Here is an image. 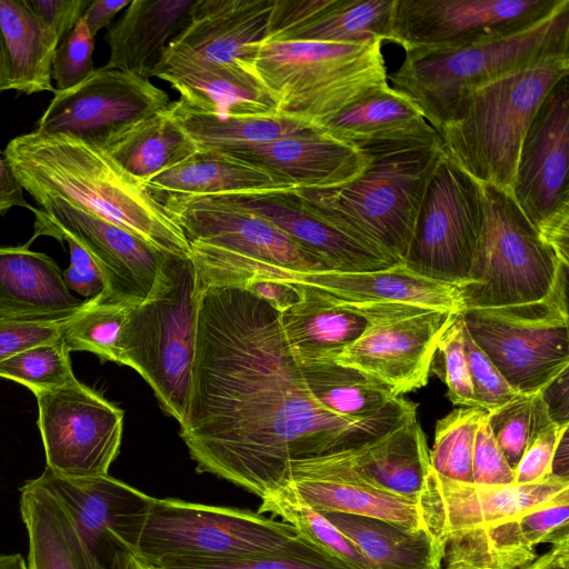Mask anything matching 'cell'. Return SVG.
I'll use <instances>...</instances> for the list:
<instances>
[{"label":"cell","mask_w":569,"mask_h":569,"mask_svg":"<svg viewBox=\"0 0 569 569\" xmlns=\"http://www.w3.org/2000/svg\"><path fill=\"white\" fill-rule=\"evenodd\" d=\"M200 288L180 423L198 472L263 499L282 486L291 461L360 447L417 413L402 397L363 419L325 409L305 385L277 310L240 287Z\"/></svg>","instance_id":"1"},{"label":"cell","mask_w":569,"mask_h":569,"mask_svg":"<svg viewBox=\"0 0 569 569\" xmlns=\"http://www.w3.org/2000/svg\"><path fill=\"white\" fill-rule=\"evenodd\" d=\"M4 151L37 202L62 200L166 252L190 256V242L166 207L104 149L33 130L10 140Z\"/></svg>","instance_id":"2"},{"label":"cell","mask_w":569,"mask_h":569,"mask_svg":"<svg viewBox=\"0 0 569 569\" xmlns=\"http://www.w3.org/2000/svg\"><path fill=\"white\" fill-rule=\"evenodd\" d=\"M360 150L368 163L349 181L295 192L306 210L399 263L442 142H388Z\"/></svg>","instance_id":"3"},{"label":"cell","mask_w":569,"mask_h":569,"mask_svg":"<svg viewBox=\"0 0 569 569\" xmlns=\"http://www.w3.org/2000/svg\"><path fill=\"white\" fill-rule=\"evenodd\" d=\"M563 54H569V0L505 38L450 50L408 51L390 79L439 132L477 88Z\"/></svg>","instance_id":"4"},{"label":"cell","mask_w":569,"mask_h":569,"mask_svg":"<svg viewBox=\"0 0 569 569\" xmlns=\"http://www.w3.org/2000/svg\"><path fill=\"white\" fill-rule=\"evenodd\" d=\"M568 73L563 54L477 88L438 132L445 153L479 183L510 190L530 122Z\"/></svg>","instance_id":"5"},{"label":"cell","mask_w":569,"mask_h":569,"mask_svg":"<svg viewBox=\"0 0 569 569\" xmlns=\"http://www.w3.org/2000/svg\"><path fill=\"white\" fill-rule=\"evenodd\" d=\"M200 292L191 257L170 254L150 295L130 306L120 342V365L147 381L179 425L190 390Z\"/></svg>","instance_id":"6"},{"label":"cell","mask_w":569,"mask_h":569,"mask_svg":"<svg viewBox=\"0 0 569 569\" xmlns=\"http://www.w3.org/2000/svg\"><path fill=\"white\" fill-rule=\"evenodd\" d=\"M381 42L267 40L253 70L277 99L279 113L317 126L388 86Z\"/></svg>","instance_id":"7"},{"label":"cell","mask_w":569,"mask_h":569,"mask_svg":"<svg viewBox=\"0 0 569 569\" xmlns=\"http://www.w3.org/2000/svg\"><path fill=\"white\" fill-rule=\"evenodd\" d=\"M480 184L485 218L469 274L458 287L463 308H500L545 300L561 262L510 190Z\"/></svg>","instance_id":"8"},{"label":"cell","mask_w":569,"mask_h":569,"mask_svg":"<svg viewBox=\"0 0 569 569\" xmlns=\"http://www.w3.org/2000/svg\"><path fill=\"white\" fill-rule=\"evenodd\" d=\"M321 551L297 530L257 511L154 498L138 552L149 561L168 556L238 558Z\"/></svg>","instance_id":"9"},{"label":"cell","mask_w":569,"mask_h":569,"mask_svg":"<svg viewBox=\"0 0 569 569\" xmlns=\"http://www.w3.org/2000/svg\"><path fill=\"white\" fill-rule=\"evenodd\" d=\"M483 218L481 184L443 151L429 177L401 263L459 287L469 274Z\"/></svg>","instance_id":"10"},{"label":"cell","mask_w":569,"mask_h":569,"mask_svg":"<svg viewBox=\"0 0 569 569\" xmlns=\"http://www.w3.org/2000/svg\"><path fill=\"white\" fill-rule=\"evenodd\" d=\"M473 341L520 395L540 392L569 368V321L548 299L461 311Z\"/></svg>","instance_id":"11"},{"label":"cell","mask_w":569,"mask_h":569,"mask_svg":"<svg viewBox=\"0 0 569 569\" xmlns=\"http://www.w3.org/2000/svg\"><path fill=\"white\" fill-rule=\"evenodd\" d=\"M356 306L368 327L333 360L383 381L396 396L426 386L438 341L457 312L396 302Z\"/></svg>","instance_id":"12"},{"label":"cell","mask_w":569,"mask_h":569,"mask_svg":"<svg viewBox=\"0 0 569 569\" xmlns=\"http://www.w3.org/2000/svg\"><path fill=\"white\" fill-rule=\"evenodd\" d=\"M170 102L169 94L149 78L101 67L81 83L57 90L34 131L106 149Z\"/></svg>","instance_id":"13"},{"label":"cell","mask_w":569,"mask_h":569,"mask_svg":"<svg viewBox=\"0 0 569 569\" xmlns=\"http://www.w3.org/2000/svg\"><path fill=\"white\" fill-rule=\"evenodd\" d=\"M33 395L46 468L66 477L109 473L120 451L123 411L79 380Z\"/></svg>","instance_id":"14"},{"label":"cell","mask_w":569,"mask_h":569,"mask_svg":"<svg viewBox=\"0 0 569 569\" xmlns=\"http://www.w3.org/2000/svg\"><path fill=\"white\" fill-rule=\"evenodd\" d=\"M563 0H396L389 41L408 51L450 50L515 34Z\"/></svg>","instance_id":"15"},{"label":"cell","mask_w":569,"mask_h":569,"mask_svg":"<svg viewBox=\"0 0 569 569\" xmlns=\"http://www.w3.org/2000/svg\"><path fill=\"white\" fill-rule=\"evenodd\" d=\"M569 87L547 94L522 140L510 192L543 240L569 230Z\"/></svg>","instance_id":"16"},{"label":"cell","mask_w":569,"mask_h":569,"mask_svg":"<svg viewBox=\"0 0 569 569\" xmlns=\"http://www.w3.org/2000/svg\"><path fill=\"white\" fill-rule=\"evenodd\" d=\"M273 6L274 0H194L149 77L199 68L253 70L258 48L269 38Z\"/></svg>","instance_id":"17"},{"label":"cell","mask_w":569,"mask_h":569,"mask_svg":"<svg viewBox=\"0 0 569 569\" xmlns=\"http://www.w3.org/2000/svg\"><path fill=\"white\" fill-rule=\"evenodd\" d=\"M567 493L569 479L556 475L535 483L486 486L446 479L430 467L416 498L419 527L441 552L451 535L518 518Z\"/></svg>","instance_id":"18"},{"label":"cell","mask_w":569,"mask_h":569,"mask_svg":"<svg viewBox=\"0 0 569 569\" xmlns=\"http://www.w3.org/2000/svg\"><path fill=\"white\" fill-rule=\"evenodd\" d=\"M159 201L189 242H202L297 272L333 271L274 224L218 197H169Z\"/></svg>","instance_id":"19"},{"label":"cell","mask_w":569,"mask_h":569,"mask_svg":"<svg viewBox=\"0 0 569 569\" xmlns=\"http://www.w3.org/2000/svg\"><path fill=\"white\" fill-rule=\"evenodd\" d=\"M38 204L41 209H34V216L77 239L94 258L106 279L100 298L138 303L150 295L172 253L62 200Z\"/></svg>","instance_id":"20"},{"label":"cell","mask_w":569,"mask_h":569,"mask_svg":"<svg viewBox=\"0 0 569 569\" xmlns=\"http://www.w3.org/2000/svg\"><path fill=\"white\" fill-rule=\"evenodd\" d=\"M64 503L86 543L109 569L118 551H138L154 497L110 476L40 475Z\"/></svg>","instance_id":"21"},{"label":"cell","mask_w":569,"mask_h":569,"mask_svg":"<svg viewBox=\"0 0 569 569\" xmlns=\"http://www.w3.org/2000/svg\"><path fill=\"white\" fill-rule=\"evenodd\" d=\"M320 512H340L420 528L416 500L361 481L338 452L293 460L282 486Z\"/></svg>","instance_id":"22"},{"label":"cell","mask_w":569,"mask_h":569,"mask_svg":"<svg viewBox=\"0 0 569 569\" xmlns=\"http://www.w3.org/2000/svg\"><path fill=\"white\" fill-rule=\"evenodd\" d=\"M214 197L274 224L333 271H373L397 264L306 210L295 190Z\"/></svg>","instance_id":"23"},{"label":"cell","mask_w":569,"mask_h":569,"mask_svg":"<svg viewBox=\"0 0 569 569\" xmlns=\"http://www.w3.org/2000/svg\"><path fill=\"white\" fill-rule=\"evenodd\" d=\"M259 166L297 189H319L349 181L368 163V156L320 128L263 144L222 151Z\"/></svg>","instance_id":"24"},{"label":"cell","mask_w":569,"mask_h":569,"mask_svg":"<svg viewBox=\"0 0 569 569\" xmlns=\"http://www.w3.org/2000/svg\"><path fill=\"white\" fill-rule=\"evenodd\" d=\"M46 253L27 244L0 247V320L61 323L82 306Z\"/></svg>","instance_id":"25"},{"label":"cell","mask_w":569,"mask_h":569,"mask_svg":"<svg viewBox=\"0 0 569 569\" xmlns=\"http://www.w3.org/2000/svg\"><path fill=\"white\" fill-rule=\"evenodd\" d=\"M298 283L351 305L396 302L457 313L465 309L457 286L423 277L401 262L373 271L301 272Z\"/></svg>","instance_id":"26"},{"label":"cell","mask_w":569,"mask_h":569,"mask_svg":"<svg viewBox=\"0 0 569 569\" xmlns=\"http://www.w3.org/2000/svg\"><path fill=\"white\" fill-rule=\"evenodd\" d=\"M19 509L28 536V569H108L40 476L20 488Z\"/></svg>","instance_id":"27"},{"label":"cell","mask_w":569,"mask_h":569,"mask_svg":"<svg viewBox=\"0 0 569 569\" xmlns=\"http://www.w3.org/2000/svg\"><path fill=\"white\" fill-rule=\"evenodd\" d=\"M146 184L158 200L297 189L259 166L227 152L202 149L149 179Z\"/></svg>","instance_id":"28"},{"label":"cell","mask_w":569,"mask_h":569,"mask_svg":"<svg viewBox=\"0 0 569 569\" xmlns=\"http://www.w3.org/2000/svg\"><path fill=\"white\" fill-rule=\"evenodd\" d=\"M317 127L358 149L388 142L441 141L417 106L389 84L320 121Z\"/></svg>","instance_id":"29"},{"label":"cell","mask_w":569,"mask_h":569,"mask_svg":"<svg viewBox=\"0 0 569 569\" xmlns=\"http://www.w3.org/2000/svg\"><path fill=\"white\" fill-rule=\"evenodd\" d=\"M338 453L361 481L413 500L430 469L429 448L417 413L380 438Z\"/></svg>","instance_id":"30"},{"label":"cell","mask_w":569,"mask_h":569,"mask_svg":"<svg viewBox=\"0 0 569 569\" xmlns=\"http://www.w3.org/2000/svg\"><path fill=\"white\" fill-rule=\"evenodd\" d=\"M301 287L302 300L279 313L287 342L298 361L335 359L363 333L368 318L356 305Z\"/></svg>","instance_id":"31"},{"label":"cell","mask_w":569,"mask_h":569,"mask_svg":"<svg viewBox=\"0 0 569 569\" xmlns=\"http://www.w3.org/2000/svg\"><path fill=\"white\" fill-rule=\"evenodd\" d=\"M194 0H133L107 28L108 69L149 78L160 54L184 23Z\"/></svg>","instance_id":"32"},{"label":"cell","mask_w":569,"mask_h":569,"mask_svg":"<svg viewBox=\"0 0 569 569\" xmlns=\"http://www.w3.org/2000/svg\"><path fill=\"white\" fill-rule=\"evenodd\" d=\"M189 109L218 118L279 113V104L254 70L243 67L199 68L161 78Z\"/></svg>","instance_id":"33"},{"label":"cell","mask_w":569,"mask_h":569,"mask_svg":"<svg viewBox=\"0 0 569 569\" xmlns=\"http://www.w3.org/2000/svg\"><path fill=\"white\" fill-rule=\"evenodd\" d=\"M395 4L396 0H303L295 22L269 40L389 41Z\"/></svg>","instance_id":"34"},{"label":"cell","mask_w":569,"mask_h":569,"mask_svg":"<svg viewBox=\"0 0 569 569\" xmlns=\"http://www.w3.org/2000/svg\"><path fill=\"white\" fill-rule=\"evenodd\" d=\"M0 46L9 90L24 94L57 91L51 66L58 42L24 0H0Z\"/></svg>","instance_id":"35"},{"label":"cell","mask_w":569,"mask_h":569,"mask_svg":"<svg viewBox=\"0 0 569 569\" xmlns=\"http://www.w3.org/2000/svg\"><path fill=\"white\" fill-rule=\"evenodd\" d=\"M361 551L371 569H442V556L422 528L377 518L322 512Z\"/></svg>","instance_id":"36"},{"label":"cell","mask_w":569,"mask_h":569,"mask_svg":"<svg viewBox=\"0 0 569 569\" xmlns=\"http://www.w3.org/2000/svg\"><path fill=\"white\" fill-rule=\"evenodd\" d=\"M299 366L313 400L342 417H372L400 397L383 381L333 359L299 361Z\"/></svg>","instance_id":"37"},{"label":"cell","mask_w":569,"mask_h":569,"mask_svg":"<svg viewBox=\"0 0 569 569\" xmlns=\"http://www.w3.org/2000/svg\"><path fill=\"white\" fill-rule=\"evenodd\" d=\"M169 111L199 150L229 151L268 143L318 128L305 120L281 113L218 118L189 109L178 100L170 102Z\"/></svg>","instance_id":"38"},{"label":"cell","mask_w":569,"mask_h":569,"mask_svg":"<svg viewBox=\"0 0 569 569\" xmlns=\"http://www.w3.org/2000/svg\"><path fill=\"white\" fill-rule=\"evenodd\" d=\"M127 172L147 182L199 150L168 109L141 121L104 149Z\"/></svg>","instance_id":"39"},{"label":"cell","mask_w":569,"mask_h":569,"mask_svg":"<svg viewBox=\"0 0 569 569\" xmlns=\"http://www.w3.org/2000/svg\"><path fill=\"white\" fill-rule=\"evenodd\" d=\"M133 303L86 299L79 310L61 322V340L71 351H87L101 361L120 365V342L130 306Z\"/></svg>","instance_id":"40"},{"label":"cell","mask_w":569,"mask_h":569,"mask_svg":"<svg viewBox=\"0 0 569 569\" xmlns=\"http://www.w3.org/2000/svg\"><path fill=\"white\" fill-rule=\"evenodd\" d=\"M257 512L280 517L300 536L349 569H371L358 547L322 512L286 490H277L261 499Z\"/></svg>","instance_id":"41"},{"label":"cell","mask_w":569,"mask_h":569,"mask_svg":"<svg viewBox=\"0 0 569 569\" xmlns=\"http://www.w3.org/2000/svg\"><path fill=\"white\" fill-rule=\"evenodd\" d=\"M483 413L478 407H461L437 421L429 450L430 467L437 475L453 481L473 482V442Z\"/></svg>","instance_id":"42"},{"label":"cell","mask_w":569,"mask_h":569,"mask_svg":"<svg viewBox=\"0 0 569 569\" xmlns=\"http://www.w3.org/2000/svg\"><path fill=\"white\" fill-rule=\"evenodd\" d=\"M70 351L61 339L27 348L0 362V377L19 382L32 392L77 381Z\"/></svg>","instance_id":"43"},{"label":"cell","mask_w":569,"mask_h":569,"mask_svg":"<svg viewBox=\"0 0 569 569\" xmlns=\"http://www.w3.org/2000/svg\"><path fill=\"white\" fill-rule=\"evenodd\" d=\"M150 562L157 569H349L323 551L238 558L168 556Z\"/></svg>","instance_id":"44"},{"label":"cell","mask_w":569,"mask_h":569,"mask_svg":"<svg viewBox=\"0 0 569 569\" xmlns=\"http://www.w3.org/2000/svg\"><path fill=\"white\" fill-rule=\"evenodd\" d=\"M549 417L540 392L532 396L531 428L528 446L515 469V483L539 482L552 475V459L563 429Z\"/></svg>","instance_id":"45"},{"label":"cell","mask_w":569,"mask_h":569,"mask_svg":"<svg viewBox=\"0 0 569 569\" xmlns=\"http://www.w3.org/2000/svg\"><path fill=\"white\" fill-rule=\"evenodd\" d=\"M462 327L460 312L438 341L436 353L440 355L442 362L439 376L447 386V398L453 405L478 407L469 375Z\"/></svg>","instance_id":"46"},{"label":"cell","mask_w":569,"mask_h":569,"mask_svg":"<svg viewBox=\"0 0 569 569\" xmlns=\"http://www.w3.org/2000/svg\"><path fill=\"white\" fill-rule=\"evenodd\" d=\"M93 49L94 37L81 18L54 50L51 79L56 90L70 89L93 73Z\"/></svg>","instance_id":"47"},{"label":"cell","mask_w":569,"mask_h":569,"mask_svg":"<svg viewBox=\"0 0 569 569\" xmlns=\"http://www.w3.org/2000/svg\"><path fill=\"white\" fill-rule=\"evenodd\" d=\"M532 396L519 395L488 412V423L507 462L518 466L528 446L531 428Z\"/></svg>","instance_id":"48"},{"label":"cell","mask_w":569,"mask_h":569,"mask_svg":"<svg viewBox=\"0 0 569 569\" xmlns=\"http://www.w3.org/2000/svg\"><path fill=\"white\" fill-rule=\"evenodd\" d=\"M39 234L54 237L68 244L70 263L62 271V279L71 292L90 299L106 291V279L99 264L77 239L36 216V236Z\"/></svg>","instance_id":"49"},{"label":"cell","mask_w":569,"mask_h":569,"mask_svg":"<svg viewBox=\"0 0 569 569\" xmlns=\"http://www.w3.org/2000/svg\"><path fill=\"white\" fill-rule=\"evenodd\" d=\"M463 322V321H462ZM469 375L478 407L491 412L515 399L518 393L505 380L489 357L462 327Z\"/></svg>","instance_id":"50"},{"label":"cell","mask_w":569,"mask_h":569,"mask_svg":"<svg viewBox=\"0 0 569 569\" xmlns=\"http://www.w3.org/2000/svg\"><path fill=\"white\" fill-rule=\"evenodd\" d=\"M518 521L523 539L535 549L541 543L568 540L569 493L522 513Z\"/></svg>","instance_id":"51"},{"label":"cell","mask_w":569,"mask_h":569,"mask_svg":"<svg viewBox=\"0 0 569 569\" xmlns=\"http://www.w3.org/2000/svg\"><path fill=\"white\" fill-rule=\"evenodd\" d=\"M472 483L502 486L515 483V471L507 462L488 423V412L482 415L476 431L472 450Z\"/></svg>","instance_id":"52"},{"label":"cell","mask_w":569,"mask_h":569,"mask_svg":"<svg viewBox=\"0 0 569 569\" xmlns=\"http://www.w3.org/2000/svg\"><path fill=\"white\" fill-rule=\"evenodd\" d=\"M91 0H24L58 44L82 18Z\"/></svg>","instance_id":"53"},{"label":"cell","mask_w":569,"mask_h":569,"mask_svg":"<svg viewBox=\"0 0 569 569\" xmlns=\"http://www.w3.org/2000/svg\"><path fill=\"white\" fill-rule=\"evenodd\" d=\"M61 339V323L0 320V362L37 345Z\"/></svg>","instance_id":"54"},{"label":"cell","mask_w":569,"mask_h":569,"mask_svg":"<svg viewBox=\"0 0 569 569\" xmlns=\"http://www.w3.org/2000/svg\"><path fill=\"white\" fill-rule=\"evenodd\" d=\"M568 371L569 368H566L540 391L547 406L549 417L559 428L569 426Z\"/></svg>","instance_id":"55"},{"label":"cell","mask_w":569,"mask_h":569,"mask_svg":"<svg viewBox=\"0 0 569 569\" xmlns=\"http://www.w3.org/2000/svg\"><path fill=\"white\" fill-rule=\"evenodd\" d=\"M20 183L4 150L0 149V217L14 207H23L34 211L23 197Z\"/></svg>","instance_id":"56"},{"label":"cell","mask_w":569,"mask_h":569,"mask_svg":"<svg viewBox=\"0 0 569 569\" xmlns=\"http://www.w3.org/2000/svg\"><path fill=\"white\" fill-rule=\"evenodd\" d=\"M130 3V0H91L82 19L90 33H97L112 24L116 16Z\"/></svg>","instance_id":"57"},{"label":"cell","mask_w":569,"mask_h":569,"mask_svg":"<svg viewBox=\"0 0 569 569\" xmlns=\"http://www.w3.org/2000/svg\"><path fill=\"white\" fill-rule=\"evenodd\" d=\"M525 569H569V539L552 545Z\"/></svg>","instance_id":"58"},{"label":"cell","mask_w":569,"mask_h":569,"mask_svg":"<svg viewBox=\"0 0 569 569\" xmlns=\"http://www.w3.org/2000/svg\"><path fill=\"white\" fill-rule=\"evenodd\" d=\"M568 443H569L568 428H566L562 430V432L559 437V440H558V443L556 447V451L553 455V459H552L551 471H552V475L569 479V475H568L569 446H568Z\"/></svg>","instance_id":"59"},{"label":"cell","mask_w":569,"mask_h":569,"mask_svg":"<svg viewBox=\"0 0 569 569\" xmlns=\"http://www.w3.org/2000/svg\"><path fill=\"white\" fill-rule=\"evenodd\" d=\"M0 569H28L27 560L20 553H0Z\"/></svg>","instance_id":"60"},{"label":"cell","mask_w":569,"mask_h":569,"mask_svg":"<svg viewBox=\"0 0 569 569\" xmlns=\"http://www.w3.org/2000/svg\"><path fill=\"white\" fill-rule=\"evenodd\" d=\"M6 90H9V84H8V78H7L2 50H1V46H0V93Z\"/></svg>","instance_id":"61"}]
</instances>
